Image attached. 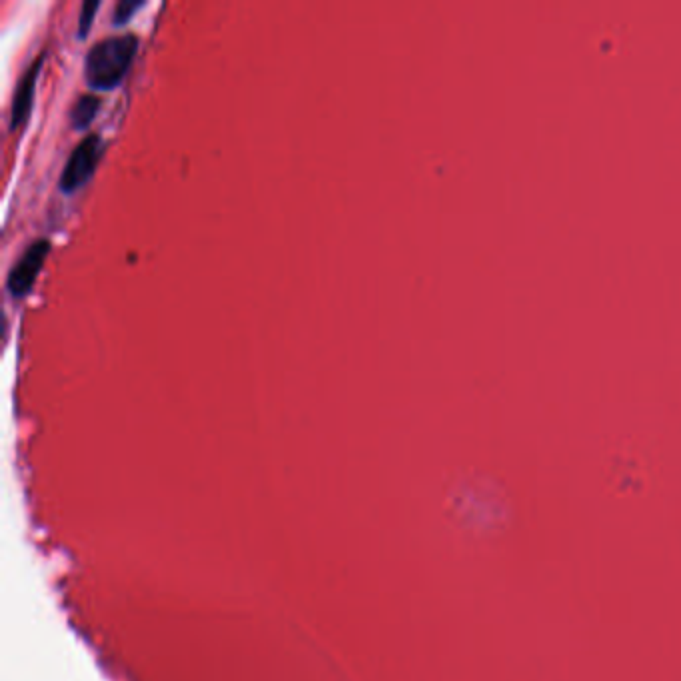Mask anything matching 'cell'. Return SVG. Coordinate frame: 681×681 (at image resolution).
Instances as JSON below:
<instances>
[{
    "label": "cell",
    "instance_id": "277c9868",
    "mask_svg": "<svg viewBox=\"0 0 681 681\" xmlns=\"http://www.w3.org/2000/svg\"><path fill=\"white\" fill-rule=\"evenodd\" d=\"M40 68H42V56H38L34 62H30L28 70L18 80L16 90H14V98H12V108H10V128L20 126L28 118Z\"/></svg>",
    "mask_w": 681,
    "mask_h": 681
},
{
    "label": "cell",
    "instance_id": "8992f818",
    "mask_svg": "<svg viewBox=\"0 0 681 681\" xmlns=\"http://www.w3.org/2000/svg\"><path fill=\"white\" fill-rule=\"evenodd\" d=\"M100 2L98 0H86L82 6H80V18H78V36H86L90 26H92V20L96 16V10H98Z\"/></svg>",
    "mask_w": 681,
    "mask_h": 681
},
{
    "label": "cell",
    "instance_id": "52a82bcc",
    "mask_svg": "<svg viewBox=\"0 0 681 681\" xmlns=\"http://www.w3.org/2000/svg\"><path fill=\"white\" fill-rule=\"evenodd\" d=\"M140 6L142 0H118L114 6V24H124Z\"/></svg>",
    "mask_w": 681,
    "mask_h": 681
},
{
    "label": "cell",
    "instance_id": "6da1fadb",
    "mask_svg": "<svg viewBox=\"0 0 681 681\" xmlns=\"http://www.w3.org/2000/svg\"><path fill=\"white\" fill-rule=\"evenodd\" d=\"M138 48V36L132 32L104 36L94 42L84 58V78L96 90L114 88L128 72Z\"/></svg>",
    "mask_w": 681,
    "mask_h": 681
},
{
    "label": "cell",
    "instance_id": "5b68a950",
    "mask_svg": "<svg viewBox=\"0 0 681 681\" xmlns=\"http://www.w3.org/2000/svg\"><path fill=\"white\" fill-rule=\"evenodd\" d=\"M100 98L94 94H82L70 108V122L74 128H86L98 114Z\"/></svg>",
    "mask_w": 681,
    "mask_h": 681
},
{
    "label": "cell",
    "instance_id": "3957f363",
    "mask_svg": "<svg viewBox=\"0 0 681 681\" xmlns=\"http://www.w3.org/2000/svg\"><path fill=\"white\" fill-rule=\"evenodd\" d=\"M50 250V242L44 238H38L36 242H32L22 256L16 260V264L10 268L8 278H6V288L12 296H24L32 290L44 260L48 256Z\"/></svg>",
    "mask_w": 681,
    "mask_h": 681
},
{
    "label": "cell",
    "instance_id": "7a4b0ae2",
    "mask_svg": "<svg viewBox=\"0 0 681 681\" xmlns=\"http://www.w3.org/2000/svg\"><path fill=\"white\" fill-rule=\"evenodd\" d=\"M100 150H102V140H100V134H94V132L84 136L72 148L64 168H62L60 180H58V186H60L62 192L70 194L90 180V176L94 174V170L98 166Z\"/></svg>",
    "mask_w": 681,
    "mask_h": 681
}]
</instances>
